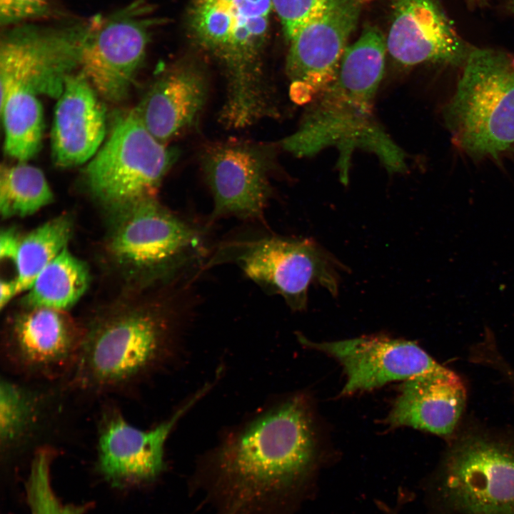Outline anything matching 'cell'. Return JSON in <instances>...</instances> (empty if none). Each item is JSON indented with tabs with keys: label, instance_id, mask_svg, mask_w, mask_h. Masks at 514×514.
<instances>
[{
	"label": "cell",
	"instance_id": "cell-1",
	"mask_svg": "<svg viewBox=\"0 0 514 514\" xmlns=\"http://www.w3.org/2000/svg\"><path fill=\"white\" fill-rule=\"evenodd\" d=\"M317 454L314 419L303 395L265 405L228 432L210 457L226 514H243L295 488L311 473Z\"/></svg>",
	"mask_w": 514,
	"mask_h": 514
},
{
	"label": "cell",
	"instance_id": "cell-2",
	"mask_svg": "<svg viewBox=\"0 0 514 514\" xmlns=\"http://www.w3.org/2000/svg\"><path fill=\"white\" fill-rule=\"evenodd\" d=\"M386 51L382 32L374 26L365 28L346 48L333 81L311 102L297 130L283 139L282 148L298 157L336 148L340 176L345 184L356 148L376 153L390 172L403 171L404 153L378 125L373 114Z\"/></svg>",
	"mask_w": 514,
	"mask_h": 514
},
{
	"label": "cell",
	"instance_id": "cell-3",
	"mask_svg": "<svg viewBox=\"0 0 514 514\" xmlns=\"http://www.w3.org/2000/svg\"><path fill=\"white\" fill-rule=\"evenodd\" d=\"M173 319L151 310L101 318L84 336L67 383L76 396L128 395L165 370L179 350Z\"/></svg>",
	"mask_w": 514,
	"mask_h": 514
},
{
	"label": "cell",
	"instance_id": "cell-4",
	"mask_svg": "<svg viewBox=\"0 0 514 514\" xmlns=\"http://www.w3.org/2000/svg\"><path fill=\"white\" fill-rule=\"evenodd\" d=\"M443 116L453 143L473 157L513 148L514 58L474 47Z\"/></svg>",
	"mask_w": 514,
	"mask_h": 514
},
{
	"label": "cell",
	"instance_id": "cell-5",
	"mask_svg": "<svg viewBox=\"0 0 514 514\" xmlns=\"http://www.w3.org/2000/svg\"><path fill=\"white\" fill-rule=\"evenodd\" d=\"M178 155L148 131L134 109L116 120L91 158L85 169L86 185L99 201L124 210L154 196Z\"/></svg>",
	"mask_w": 514,
	"mask_h": 514
},
{
	"label": "cell",
	"instance_id": "cell-6",
	"mask_svg": "<svg viewBox=\"0 0 514 514\" xmlns=\"http://www.w3.org/2000/svg\"><path fill=\"white\" fill-rule=\"evenodd\" d=\"M237 265L251 280L281 296L295 311L304 309L308 289L318 284L336 296V262L313 241L276 236L238 239L222 243L207 266Z\"/></svg>",
	"mask_w": 514,
	"mask_h": 514
},
{
	"label": "cell",
	"instance_id": "cell-7",
	"mask_svg": "<svg viewBox=\"0 0 514 514\" xmlns=\"http://www.w3.org/2000/svg\"><path fill=\"white\" fill-rule=\"evenodd\" d=\"M88 21L59 26L24 24L6 30L0 43L1 100L14 89L59 97L78 68Z\"/></svg>",
	"mask_w": 514,
	"mask_h": 514
},
{
	"label": "cell",
	"instance_id": "cell-8",
	"mask_svg": "<svg viewBox=\"0 0 514 514\" xmlns=\"http://www.w3.org/2000/svg\"><path fill=\"white\" fill-rule=\"evenodd\" d=\"M441 504L455 514H514V450L481 438L450 453L437 485Z\"/></svg>",
	"mask_w": 514,
	"mask_h": 514
},
{
	"label": "cell",
	"instance_id": "cell-9",
	"mask_svg": "<svg viewBox=\"0 0 514 514\" xmlns=\"http://www.w3.org/2000/svg\"><path fill=\"white\" fill-rule=\"evenodd\" d=\"M84 328L63 311L31 308L15 317L0 348L4 374L27 381H67L79 356Z\"/></svg>",
	"mask_w": 514,
	"mask_h": 514
},
{
	"label": "cell",
	"instance_id": "cell-10",
	"mask_svg": "<svg viewBox=\"0 0 514 514\" xmlns=\"http://www.w3.org/2000/svg\"><path fill=\"white\" fill-rule=\"evenodd\" d=\"M205 385L168 418L152 428L131 423L113 403L102 406L96 426L97 468L113 485L127 486L154 480L164 468L166 442L179 421L208 393Z\"/></svg>",
	"mask_w": 514,
	"mask_h": 514
},
{
	"label": "cell",
	"instance_id": "cell-11",
	"mask_svg": "<svg viewBox=\"0 0 514 514\" xmlns=\"http://www.w3.org/2000/svg\"><path fill=\"white\" fill-rule=\"evenodd\" d=\"M111 246L114 254L140 268L173 275L201 253L202 235L193 226L155 198H145L121 210Z\"/></svg>",
	"mask_w": 514,
	"mask_h": 514
},
{
	"label": "cell",
	"instance_id": "cell-12",
	"mask_svg": "<svg viewBox=\"0 0 514 514\" xmlns=\"http://www.w3.org/2000/svg\"><path fill=\"white\" fill-rule=\"evenodd\" d=\"M138 3L109 17L91 19L78 69L98 95L118 103L128 96L144 59L149 21Z\"/></svg>",
	"mask_w": 514,
	"mask_h": 514
},
{
	"label": "cell",
	"instance_id": "cell-13",
	"mask_svg": "<svg viewBox=\"0 0 514 514\" xmlns=\"http://www.w3.org/2000/svg\"><path fill=\"white\" fill-rule=\"evenodd\" d=\"M74 393L66 381L0 379V454L5 462L54 446L64 430L69 400Z\"/></svg>",
	"mask_w": 514,
	"mask_h": 514
},
{
	"label": "cell",
	"instance_id": "cell-14",
	"mask_svg": "<svg viewBox=\"0 0 514 514\" xmlns=\"http://www.w3.org/2000/svg\"><path fill=\"white\" fill-rule=\"evenodd\" d=\"M373 0H333L290 41L286 70L290 96L311 102L335 79L363 9Z\"/></svg>",
	"mask_w": 514,
	"mask_h": 514
},
{
	"label": "cell",
	"instance_id": "cell-15",
	"mask_svg": "<svg viewBox=\"0 0 514 514\" xmlns=\"http://www.w3.org/2000/svg\"><path fill=\"white\" fill-rule=\"evenodd\" d=\"M273 159L268 145L230 142L206 148L201 165L213 198L211 219L261 220L271 194Z\"/></svg>",
	"mask_w": 514,
	"mask_h": 514
},
{
	"label": "cell",
	"instance_id": "cell-16",
	"mask_svg": "<svg viewBox=\"0 0 514 514\" xmlns=\"http://www.w3.org/2000/svg\"><path fill=\"white\" fill-rule=\"evenodd\" d=\"M301 341L341 363L346 375L343 395L372 390L394 381L423 376H458L408 341L367 336L322 343L301 337Z\"/></svg>",
	"mask_w": 514,
	"mask_h": 514
},
{
	"label": "cell",
	"instance_id": "cell-17",
	"mask_svg": "<svg viewBox=\"0 0 514 514\" xmlns=\"http://www.w3.org/2000/svg\"><path fill=\"white\" fill-rule=\"evenodd\" d=\"M387 51L398 64H465L474 47L457 33L437 0H392Z\"/></svg>",
	"mask_w": 514,
	"mask_h": 514
},
{
	"label": "cell",
	"instance_id": "cell-18",
	"mask_svg": "<svg viewBox=\"0 0 514 514\" xmlns=\"http://www.w3.org/2000/svg\"><path fill=\"white\" fill-rule=\"evenodd\" d=\"M98 96L81 74H71L66 79L55 107L51 130L52 156L57 166L82 164L102 146L106 115Z\"/></svg>",
	"mask_w": 514,
	"mask_h": 514
},
{
	"label": "cell",
	"instance_id": "cell-19",
	"mask_svg": "<svg viewBox=\"0 0 514 514\" xmlns=\"http://www.w3.org/2000/svg\"><path fill=\"white\" fill-rule=\"evenodd\" d=\"M208 88L203 66L181 61L160 75L135 109L148 131L164 143L193 124L206 102Z\"/></svg>",
	"mask_w": 514,
	"mask_h": 514
},
{
	"label": "cell",
	"instance_id": "cell-20",
	"mask_svg": "<svg viewBox=\"0 0 514 514\" xmlns=\"http://www.w3.org/2000/svg\"><path fill=\"white\" fill-rule=\"evenodd\" d=\"M465 390L458 376H423L403 384L388 417L393 427L409 426L438 435L454 430L463 413Z\"/></svg>",
	"mask_w": 514,
	"mask_h": 514
},
{
	"label": "cell",
	"instance_id": "cell-21",
	"mask_svg": "<svg viewBox=\"0 0 514 514\" xmlns=\"http://www.w3.org/2000/svg\"><path fill=\"white\" fill-rule=\"evenodd\" d=\"M89 273L86 264L66 248L37 276L24 303L31 308L64 311L86 291Z\"/></svg>",
	"mask_w": 514,
	"mask_h": 514
},
{
	"label": "cell",
	"instance_id": "cell-22",
	"mask_svg": "<svg viewBox=\"0 0 514 514\" xmlns=\"http://www.w3.org/2000/svg\"><path fill=\"white\" fill-rule=\"evenodd\" d=\"M37 96L29 89L16 88L1 100L4 149L19 162L31 158L41 148L44 113Z\"/></svg>",
	"mask_w": 514,
	"mask_h": 514
},
{
	"label": "cell",
	"instance_id": "cell-23",
	"mask_svg": "<svg viewBox=\"0 0 514 514\" xmlns=\"http://www.w3.org/2000/svg\"><path fill=\"white\" fill-rule=\"evenodd\" d=\"M72 233L68 216L56 217L21 239L17 259V293L29 290L39 273L66 247Z\"/></svg>",
	"mask_w": 514,
	"mask_h": 514
},
{
	"label": "cell",
	"instance_id": "cell-24",
	"mask_svg": "<svg viewBox=\"0 0 514 514\" xmlns=\"http://www.w3.org/2000/svg\"><path fill=\"white\" fill-rule=\"evenodd\" d=\"M53 193L41 169L20 162L1 166L0 211L4 218L31 215L53 200Z\"/></svg>",
	"mask_w": 514,
	"mask_h": 514
},
{
	"label": "cell",
	"instance_id": "cell-25",
	"mask_svg": "<svg viewBox=\"0 0 514 514\" xmlns=\"http://www.w3.org/2000/svg\"><path fill=\"white\" fill-rule=\"evenodd\" d=\"M56 456L55 447L45 446L31 458L25 485L30 514H86L89 504L64 503L54 490L51 467Z\"/></svg>",
	"mask_w": 514,
	"mask_h": 514
},
{
	"label": "cell",
	"instance_id": "cell-26",
	"mask_svg": "<svg viewBox=\"0 0 514 514\" xmlns=\"http://www.w3.org/2000/svg\"><path fill=\"white\" fill-rule=\"evenodd\" d=\"M289 41L302 28L321 15L333 0H271Z\"/></svg>",
	"mask_w": 514,
	"mask_h": 514
},
{
	"label": "cell",
	"instance_id": "cell-27",
	"mask_svg": "<svg viewBox=\"0 0 514 514\" xmlns=\"http://www.w3.org/2000/svg\"><path fill=\"white\" fill-rule=\"evenodd\" d=\"M49 0H0V22L9 26L46 13Z\"/></svg>",
	"mask_w": 514,
	"mask_h": 514
},
{
	"label": "cell",
	"instance_id": "cell-28",
	"mask_svg": "<svg viewBox=\"0 0 514 514\" xmlns=\"http://www.w3.org/2000/svg\"><path fill=\"white\" fill-rule=\"evenodd\" d=\"M21 241L14 230L11 228L3 230L0 235L1 259H9L16 264Z\"/></svg>",
	"mask_w": 514,
	"mask_h": 514
},
{
	"label": "cell",
	"instance_id": "cell-29",
	"mask_svg": "<svg viewBox=\"0 0 514 514\" xmlns=\"http://www.w3.org/2000/svg\"><path fill=\"white\" fill-rule=\"evenodd\" d=\"M0 307L4 308L11 298L17 293L16 281H1Z\"/></svg>",
	"mask_w": 514,
	"mask_h": 514
},
{
	"label": "cell",
	"instance_id": "cell-30",
	"mask_svg": "<svg viewBox=\"0 0 514 514\" xmlns=\"http://www.w3.org/2000/svg\"><path fill=\"white\" fill-rule=\"evenodd\" d=\"M510 6L513 11L514 12V0H511L510 1Z\"/></svg>",
	"mask_w": 514,
	"mask_h": 514
},
{
	"label": "cell",
	"instance_id": "cell-31",
	"mask_svg": "<svg viewBox=\"0 0 514 514\" xmlns=\"http://www.w3.org/2000/svg\"><path fill=\"white\" fill-rule=\"evenodd\" d=\"M470 1H473V2H475V3H478V4L485 1V0H470Z\"/></svg>",
	"mask_w": 514,
	"mask_h": 514
}]
</instances>
